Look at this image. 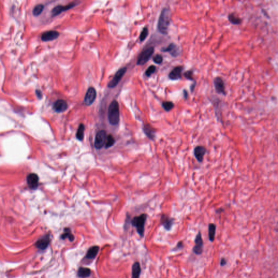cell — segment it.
Masks as SVG:
<instances>
[{"mask_svg":"<svg viewBox=\"0 0 278 278\" xmlns=\"http://www.w3.org/2000/svg\"><path fill=\"white\" fill-rule=\"evenodd\" d=\"M229 20L230 21V22L232 23V24H235V25H238V24H240L241 22V20H240V18H238L237 16H236L235 15L233 14H230L228 16Z\"/></svg>","mask_w":278,"mask_h":278,"instance_id":"28","label":"cell"},{"mask_svg":"<svg viewBox=\"0 0 278 278\" xmlns=\"http://www.w3.org/2000/svg\"><path fill=\"white\" fill-rule=\"evenodd\" d=\"M143 131L147 137L151 140L154 141L156 136L155 129L149 124H146L143 126Z\"/></svg>","mask_w":278,"mask_h":278,"instance_id":"16","label":"cell"},{"mask_svg":"<svg viewBox=\"0 0 278 278\" xmlns=\"http://www.w3.org/2000/svg\"><path fill=\"white\" fill-rule=\"evenodd\" d=\"M50 242V238L49 235H47L38 240V241L35 243V246L38 249L44 250L47 248Z\"/></svg>","mask_w":278,"mask_h":278,"instance_id":"18","label":"cell"},{"mask_svg":"<svg viewBox=\"0 0 278 278\" xmlns=\"http://www.w3.org/2000/svg\"><path fill=\"white\" fill-rule=\"evenodd\" d=\"M76 5V4L75 2H72V3L68 4L67 5H66V6L58 5V6H56L52 10V16H53V17L56 16L60 14H61L62 12H65V11H66L67 10L71 9V8H72Z\"/></svg>","mask_w":278,"mask_h":278,"instance_id":"9","label":"cell"},{"mask_svg":"<svg viewBox=\"0 0 278 278\" xmlns=\"http://www.w3.org/2000/svg\"><path fill=\"white\" fill-rule=\"evenodd\" d=\"M39 177L35 173H30L27 177V183L29 188L36 190L39 186Z\"/></svg>","mask_w":278,"mask_h":278,"instance_id":"10","label":"cell"},{"mask_svg":"<svg viewBox=\"0 0 278 278\" xmlns=\"http://www.w3.org/2000/svg\"><path fill=\"white\" fill-rule=\"evenodd\" d=\"M154 49L153 47H149L144 50L140 53V56H139L137 64L138 65H143L145 64L152 56L154 53Z\"/></svg>","mask_w":278,"mask_h":278,"instance_id":"4","label":"cell"},{"mask_svg":"<svg viewBox=\"0 0 278 278\" xmlns=\"http://www.w3.org/2000/svg\"><path fill=\"white\" fill-rule=\"evenodd\" d=\"M99 251V247L98 246H93L88 250L86 255V258L88 259H93L96 256Z\"/></svg>","mask_w":278,"mask_h":278,"instance_id":"21","label":"cell"},{"mask_svg":"<svg viewBox=\"0 0 278 278\" xmlns=\"http://www.w3.org/2000/svg\"><path fill=\"white\" fill-rule=\"evenodd\" d=\"M91 274V271L89 268L80 267L78 271V275L80 278H86L89 277Z\"/></svg>","mask_w":278,"mask_h":278,"instance_id":"22","label":"cell"},{"mask_svg":"<svg viewBox=\"0 0 278 278\" xmlns=\"http://www.w3.org/2000/svg\"><path fill=\"white\" fill-rule=\"evenodd\" d=\"M68 108L67 103L65 100H57L53 104V109L54 111L57 113H63L66 111Z\"/></svg>","mask_w":278,"mask_h":278,"instance_id":"11","label":"cell"},{"mask_svg":"<svg viewBox=\"0 0 278 278\" xmlns=\"http://www.w3.org/2000/svg\"><path fill=\"white\" fill-rule=\"evenodd\" d=\"M226 263H227V262H226V260H225V259L222 258V259H221V265L222 266H224L225 264H226Z\"/></svg>","mask_w":278,"mask_h":278,"instance_id":"36","label":"cell"},{"mask_svg":"<svg viewBox=\"0 0 278 278\" xmlns=\"http://www.w3.org/2000/svg\"><path fill=\"white\" fill-rule=\"evenodd\" d=\"M107 138V133L104 130H101L97 133L95 140V147L97 149H101L104 146Z\"/></svg>","mask_w":278,"mask_h":278,"instance_id":"5","label":"cell"},{"mask_svg":"<svg viewBox=\"0 0 278 278\" xmlns=\"http://www.w3.org/2000/svg\"><path fill=\"white\" fill-rule=\"evenodd\" d=\"M35 94H36V95L38 97L39 99H41L42 98V94L41 92V91L39 90H36L35 91Z\"/></svg>","mask_w":278,"mask_h":278,"instance_id":"35","label":"cell"},{"mask_svg":"<svg viewBox=\"0 0 278 278\" xmlns=\"http://www.w3.org/2000/svg\"><path fill=\"white\" fill-rule=\"evenodd\" d=\"M162 51L165 52H168L171 56L174 57L178 56L180 54V51L178 46L174 43L170 44L167 47L162 48Z\"/></svg>","mask_w":278,"mask_h":278,"instance_id":"15","label":"cell"},{"mask_svg":"<svg viewBox=\"0 0 278 278\" xmlns=\"http://www.w3.org/2000/svg\"><path fill=\"white\" fill-rule=\"evenodd\" d=\"M192 75H193V72L192 71H187L184 73L185 77L187 79L191 80H193Z\"/></svg>","mask_w":278,"mask_h":278,"instance_id":"33","label":"cell"},{"mask_svg":"<svg viewBox=\"0 0 278 278\" xmlns=\"http://www.w3.org/2000/svg\"><path fill=\"white\" fill-rule=\"evenodd\" d=\"M44 6L42 4H38L34 7L33 9V14L35 16H38L41 14V13L44 10Z\"/></svg>","mask_w":278,"mask_h":278,"instance_id":"26","label":"cell"},{"mask_svg":"<svg viewBox=\"0 0 278 278\" xmlns=\"http://www.w3.org/2000/svg\"><path fill=\"white\" fill-rule=\"evenodd\" d=\"M183 67L179 66L175 67L169 74V78L172 80H178L182 77V71Z\"/></svg>","mask_w":278,"mask_h":278,"instance_id":"19","label":"cell"},{"mask_svg":"<svg viewBox=\"0 0 278 278\" xmlns=\"http://www.w3.org/2000/svg\"><path fill=\"white\" fill-rule=\"evenodd\" d=\"M147 218V215L142 214L135 216L131 220V224L136 228V231L141 237H143L145 233V225Z\"/></svg>","mask_w":278,"mask_h":278,"instance_id":"3","label":"cell"},{"mask_svg":"<svg viewBox=\"0 0 278 278\" xmlns=\"http://www.w3.org/2000/svg\"><path fill=\"white\" fill-rule=\"evenodd\" d=\"M206 151L205 147L202 146H198L194 149V155L199 162H202L203 161L204 157Z\"/></svg>","mask_w":278,"mask_h":278,"instance_id":"13","label":"cell"},{"mask_svg":"<svg viewBox=\"0 0 278 278\" xmlns=\"http://www.w3.org/2000/svg\"><path fill=\"white\" fill-rule=\"evenodd\" d=\"M162 107L165 111H170L174 108V104L172 102L166 101L162 103Z\"/></svg>","mask_w":278,"mask_h":278,"instance_id":"29","label":"cell"},{"mask_svg":"<svg viewBox=\"0 0 278 278\" xmlns=\"http://www.w3.org/2000/svg\"><path fill=\"white\" fill-rule=\"evenodd\" d=\"M155 70H156V67L154 65H152V66H149L147 69L145 74H146L147 76L150 77L152 75L153 73L155 72Z\"/></svg>","mask_w":278,"mask_h":278,"instance_id":"31","label":"cell"},{"mask_svg":"<svg viewBox=\"0 0 278 278\" xmlns=\"http://www.w3.org/2000/svg\"><path fill=\"white\" fill-rule=\"evenodd\" d=\"M59 33L56 31H49L44 32L41 35V40L43 41H52L58 38Z\"/></svg>","mask_w":278,"mask_h":278,"instance_id":"12","label":"cell"},{"mask_svg":"<svg viewBox=\"0 0 278 278\" xmlns=\"http://www.w3.org/2000/svg\"><path fill=\"white\" fill-rule=\"evenodd\" d=\"M115 142V140L114 136L111 134L108 135L107 136L106 144H105L106 148H108L113 146L114 145Z\"/></svg>","mask_w":278,"mask_h":278,"instance_id":"27","label":"cell"},{"mask_svg":"<svg viewBox=\"0 0 278 278\" xmlns=\"http://www.w3.org/2000/svg\"><path fill=\"white\" fill-rule=\"evenodd\" d=\"M148 34V29L147 27H145L144 29H142V32L141 33L140 37H139L140 41H144L147 37Z\"/></svg>","mask_w":278,"mask_h":278,"instance_id":"30","label":"cell"},{"mask_svg":"<svg viewBox=\"0 0 278 278\" xmlns=\"http://www.w3.org/2000/svg\"><path fill=\"white\" fill-rule=\"evenodd\" d=\"M195 246L193 247V252L196 255L202 254L203 250V241L202 239V235L199 231L196 235L195 240Z\"/></svg>","mask_w":278,"mask_h":278,"instance_id":"7","label":"cell"},{"mask_svg":"<svg viewBox=\"0 0 278 278\" xmlns=\"http://www.w3.org/2000/svg\"><path fill=\"white\" fill-rule=\"evenodd\" d=\"M214 85L217 92L219 94L225 95V86L222 79L220 77H216L214 79Z\"/></svg>","mask_w":278,"mask_h":278,"instance_id":"17","label":"cell"},{"mask_svg":"<svg viewBox=\"0 0 278 278\" xmlns=\"http://www.w3.org/2000/svg\"><path fill=\"white\" fill-rule=\"evenodd\" d=\"M184 96L185 99H187V97H188V93L186 90H184Z\"/></svg>","mask_w":278,"mask_h":278,"instance_id":"37","label":"cell"},{"mask_svg":"<svg viewBox=\"0 0 278 278\" xmlns=\"http://www.w3.org/2000/svg\"><path fill=\"white\" fill-rule=\"evenodd\" d=\"M171 21V10L167 8L162 10L159 19L158 27L159 32L162 34H167Z\"/></svg>","mask_w":278,"mask_h":278,"instance_id":"1","label":"cell"},{"mask_svg":"<svg viewBox=\"0 0 278 278\" xmlns=\"http://www.w3.org/2000/svg\"><path fill=\"white\" fill-rule=\"evenodd\" d=\"M153 62H154L156 64H160L161 63H162V60H163V58H162V57L160 55V54H157L155 55L153 58Z\"/></svg>","mask_w":278,"mask_h":278,"instance_id":"32","label":"cell"},{"mask_svg":"<svg viewBox=\"0 0 278 278\" xmlns=\"http://www.w3.org/2000/svg\"><path fill=\"white\" fill-rule=\"evenodd\" d=\"M61 238L63 240H64L68 238L69 240L70 241H73L74 240V236L72 234L70 229L69 228L65 229L64 233L62 235Z\"/></svg>","mask_w":278,"mask_h":278,"instance_id":"25","label":"cell"},{"mask_svg":"<svg viewBox=\"0 0 278 278\" xmlns=\"http://www.w3.org/2000/svg\"><path fill=\"white\" fill-rule=\"evenodd\" d=\"M127 67H123L120 69L119 70L115 73L113 78L111 81L109 83L108 86L109 88H114L117 86V84L119 83L120 80L122 79L124 74L127 72Z\"/></svg>","mask_w":278,"mask_h":278,"instance_id":"6","label":"cell"},{"mask_svg":"<svg viewBox=\"0 0 278 278\" xmlns=\"http://www.w3.org/2000/svg\"><path fill=\"white\" fill-rule=\"evenodd\" d=\"M141 272L140 264L139 262H135L132 266V278H140Z\"/></svg>","mask_w":278,"mask_h":278,"instance_id":"20","label":"cell"},{"mask_svg":"<svg viewBox=\"0 0 278 278\" xmlns=\"http://www.w3.org/2000/svg\"><path fill=\"white\" fill-rule=\"evenodd\" d=\"M184 247V245H183V243L182 242V241L179 242H178V243L177 244V245L176 246V247L173 249V251H176V250H178L179 249H182Z\"/></svg>","mask_w":278,"mask_h":278,"instance_id":"34","label":"cell"},{"mask_svg":"<svg viewBox=\"0 0 278 278\" xmlns=\"http://www.w3.org/2000/svg\"><path fill=\"white\" fill-rule=\"evenodd\" d=\"M160 222L164 228L166 230L169 231L172 227L173 224L174 223V219L171 218L168 215L163 214L161 216Z\"/></svg>","mask_w":278,"mask_h":278,"instance_id":"14","label":"cell"},{"mask_svg":"<svg viewBox=\"0 0 278 278\" xmlns=\"http://www.w3.org/2000/svg\"><path fill=\"white\" fill-rule=\"evenodd\" d=\"M216 230V227L215 224H214L213 223L209 224V240L211 242H213L215 240Z\"/></svg>","mask_w":278,"mask_h":278,"instance_id":"23","label":"cell"},{"mask_svg":"<svg viewBox=\"0 0 278 278\" xmlns=\"http://www.w3.org/2000/svg\"><path fill=\"white\" fill-rule=\"evenodd\" d=\"M108 116L109 123L113 126H116L120 121L119 104L116 100L111 102L109 106Z\"/></svg>","mask_w":278,"mask_h":278,"instance_id":"2","label":"cell"},{"mask_svg":"<svg viewBox=\"0 0 278 278\" xmlns=\"http://www.w3.org/2000/svg\"><path fill=\"white\" fill-rule=\"evenodd\" d=\"M84 130H85V126L83 124H80L78 128L77 129L76 133V138L79 141H82L84 139Z\"/></svg>","mask_w":278,"mask_h":278,"instance_id":"24","label":"cell"},{"mask_svg":"<svg viewBox=\"0 0 278 278\" xmlns=\"http://www.w3.org/2000/svg\"><path fill=\"white\" fill-rule=\"evenodd\" d=\"M96 98V91L93 87H90L85 94L84 103L86 106H91Z\"/></svg>","mask_w":278,"mask_h":278,"instance_id":"8","label":"cell"}]
</instances>
